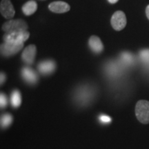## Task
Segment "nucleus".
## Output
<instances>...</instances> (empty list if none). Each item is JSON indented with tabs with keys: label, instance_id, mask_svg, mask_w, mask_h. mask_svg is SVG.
I'll return each mask as SVG.
<instances>
[{
	"label": "nucleus",
	"instance_id": "f257e3e1",
	"mask_svg": "<svg viewBox=\"0 0 149 149\" xmlns=\"http://www.w3.org/2000/svg\"><path fill=\"white\" fill-rule=\"evenodd\" d=\"M135 115L137 120L142 124L149 123V102L139 100L135 106Z\"/></svg>",
	"mask_w": 149,
	"mask_h": 149
},
{
	"label": "nucleus",
	"instance_id": "f03ea898",
	"mask_svg": "<svg viewBox=\"0 0 149 149\" xmlns=\"http://www.w3.org/2000/svg\"><path fill=\"white\" fill-rule=\"evenodd\" d=\"M30 37V33L27 31H15L6 33L3 35L4 42L11 43L14 44H24Z\"/></svg>",
	"mask_w": 149,
	"mask_h": 149
},
{
	"label": "nucleus",
	"instance_id": "7ed1b4c3",
	"mask_svg": "<svg viewBox=\"0 0 149 149\" xmlns=\"http://www.w3.org/2000/svg\"><path fill=\"white\" fill-rule=\"evenodd\" d=\"M28 24L22 19H10L5 22L2 26V30L6 33L15 32V31H26Z\"/></svg>",
	"mask_w": 149,
	"mask_h": 149
},
{
	"label": "nucleus",
	"instance_id": "20e7f679",
	"mask_svg": "<svg viewBox=\"0 0 149 149\" xmlns=\"http://www.w3.org/2000/svg\"><path fill=\"white\" fill-rule=\"evenodd\" d=\"M126 15L122 10L116 11L113 15L111 20L112 27L117 31H120L124 29L126 26Z\"/></svg>",
	"mask_w": 149,
	"mask_h": 149
},
{
	"label": "nucleus",
	"instance_id": "39448f33",
	"mask_svg": "<svg viewBox=\"0 0 149 149\" xmlns=\"http://www.w3.org/2000/svg\"><path fill=\"white\" fill-rule=\"evenodd\" d=\"M23 47L24 44H14L4 42L1 44V54L4 57L13 56L21 51Z\"/></svg>",
	"mask_w": 149,
	"mask_h": 149
},
{
	"label": "nucleus",
	"instance_id": "423d86ee",
	"mask_svg": "<svg viewBox=\"0 0 149 149\" xmlns=\"http://www.w3.org/2000/svg\"><path fill=\"white\" fill-rule=\"evenodd\" d=\"M1 15L7 19H11L15 14V10L10 0H1L0 3Z\"/></svg>",
	"mask_w": 149,
	"mask_h": 149
},
{
	"label": "nucleus",
	"instance_id": "0eeeda50",
	"mask_svg": "<svg viewBox=\"0 0 149 149\" xmlns=\"http://www.w3.org/2000/svg\"><path fill=\"white\" fill-rule=\"evenodd\" d=\"M37 53V48L34 44L28 46L22 54V59L26 64L31 65L34 62Z\"/></svg>",
	"mask_w": 149,
	"mask_h": 149
},
{
	"label": "nucleus",
	"instance_id": "6e6552de",
	"mask_svg": "<svg viewBox=\"0 0 149 149\" xmlns=\"http://www.w3.org/2000/svg\"><path fill=\"white\" fill-rule=\"evenodd\" d=\"M48 8L55 13H64L70 10V7L68 3L61 1H53L48 5Z\"/></svg>",
	"mask_w": 149,
	"mask_h": 149
},
{
	"label": "nucleus",
	"instance_id": "1a4fd4ad",
	"mask_svg": "<svg viewBox=\"0 0 149 149\" xmlns=\"http://www.w3.org/2000/svg\"><path fill=\"white\" fill-rule=\"evenodd\" d=\"M38 70L43 74H50L55 71L56 68L55 62L53 60H44L38 64Z\"/></svg>",
	"mask_w": 149,
	"mask_h": 149
},
{
	"label": "nucleus",
	"instance_id": "9d476101",
	"mask_svg": "<svg viewBox=\"0 0 149 149\" xmlns=\"http://www.w3.org/2000/svg\"><path fill=\"white\" fill-rule=\"evenodd\" d=\"M22 75L27 83L35 84L37 82L38 76L36 72L29 67H24L22 70Z\"/></svg>",
	"mask_w": 149,
	"mask_h": 149
},
{
	"label": "nucleus",
	"instance_id": "9b49d317",
	"mask_svg": "<svg viewBox=\"0 0 149 149\" xmlns=\"http://www.w3.org/2000/svg\"><path fill=\"white\" fill-rule=\"evenodd\" d=\"M89 47L93 53L96 54L101 53L104 50L103 43L102 42L100 38L95 35H93L90 37L88 41Z\"/></svg>",
	"mask_w": 149,
	"mask_h": 149
},
{
	"label": "nucleus",
	"instance_id": "f8f14e48",
	"mask_svg": "<svg viewBox=\"0 0 149 149\" xmlns=\"http://www.w3.org/2000/svg\"><path fill=\"white\" fill-rule=\"evenodd\" d=\"M37 10V3L35 1L31 0L27 1L22 6V12L26 16L32 15Z\"/></svg>",
	"mask_w": 149,
	"mask_h": 149
},
{
	"label": "nucleus",
	"instance_id": "ddd939ff",
	"mask_svg": "<svg viewBox=\"0 0 149 149\" xmlns=\"http://www.w3.org/2000/svg\"><path fill=\"white\" fill-rule=\"evenodd\" d=\"M22 102V97L20 92L17 90H15L11 95V104L13 107L17 108L20 106Z\"/></svg>",
	"mask_w": 149,
	"mask_h": 149
},
{
	"label": "nucleus",
	"instance_id": "4468645a",
	"mask_svg": "<svg viewBox=\"0 0 149 149\" xmlns=\"http://www.w3.org/2000/svg\"><path fill=\"white\" fill-rule=\"evenodd\" d=\"M13 120V116L10 114H4L1 117V126L2 128H7L12 124Z\"/></svg>",
	"mask_w": 149,
	"mask_h": 149
},
{
	"label": "nucleus",
	"instance_id": "2eb2a0df",
	"mask_svg": "<svg viewBox=\"0 0 149 149\" xmlns=\"http://www.w3.org/2000/svg\"><path fill=\"white\" fill-rule=\"evenodd\" d=\"M121 60L126 65H130L134 62V57L131 53L128 52H124L121 54Z\"/></svg>",
	"mask_w": 149,
	"mask_h": 149
},
{
	"label": "nucleus",
	"instance_id": "dca6fc26",
	"mask_svg": "<svg viewBox=\"0 0 149 149\" xmlns=\"http://www.w3.org/2000/svg\"><path fill=\"white\" fill-rule=\"evenodd\" d=\"M118 70H120V68H118L115 63H112V64H109V66H107V72L111 74V75L114 76L118 74Z\"/></svg>",
	"mask_w": 149,
	"mask_h": 149
},
{
	"label": "nucleus",
	"instance_id": "f3484780",
	"mask_svg": "<svg viewBox=\"0 0 149 149\" xmlns=\"http://www.w3.org/2000/svg\"><path fill=\"white\" fill-rule=\"evenodd\" d=\"M141 61L147 65H149V49H144L139 52Z\"/></svg>",
	"mask_w": 149,
	"mask_h": 149
},
{
	"label": "nucleus",
	"instance_id": "a211bd4d",
	"mask_svg": "<svg viewBox=\"0 0 149 149\" xmlns=\"http://www.w3.org/2000/svg\"><path fill=\"white\" fill-rule=\"evenodd\" d=\"M0 104H1V109L6 107L8 104V99L3 93H1V95H0Z\"/></svg>",
	"mask_w": 149,
	"mask_h": 149
},
{
	"label": "nucleus",
	"instance_id": "6ab92c4d",
	"mask_svg": "<svg viewBox=\"0 0 149 149\" xmlns=\"http://www.w3.org/2000/svg\"><path fill=\"white\" fill-rule=\"evenodd\" d=\"M99 120H100V122H102V124H109V123L111 122V118L109 116L106 115H100L99 117Z\"/></svg>",
	"mask_w": 149,
	"mask_h": 149
},
{
	"label": "nucleus",
	"instance_id": "aec40b11",
	"mask_svg": "<svg viewBox=\"0 0 149 149\" xmlns=\"http://www.w3.org/2000/svg\"><path fill=\"white\" fill-rule=\"evenodd\" d=\"M0 79H1V84L2 85L5 82L6 79V74L3 73V72H1V77H0Z\"/></svg>",
	"mask_w": 149,
	"mask_h": 149
},
{
	"label": "nucleus",
	"instance_id": "412c9836",
	"mask_svg": "<svg viewBox=\"0 0 149 149\" xmlns=\"http://www.w3.org/2000/svg\"><path fill=\"white\" fill-rule=\"evenodd\" d=\"M146 14L147 17H148V19H149V5L147 6L146 8Z\"/></svg>",
	"mask_w": 149,
	"mask_h": 149
},
{
	"label": "nucleus",
	"instance_id": "4be33fe9",
	"mask_svg": "<svg viewBox=\"0 0 149 149\" xmlns=\"http://www.w3.org/2000/svg\"><path fill=\"white\" fill-rule=\"evenodd\" d=\"M119 0H108V1L111 4H114V3H116Z\"/></svg>",
	"mask_w": 149,
	"mask_h": 149
}]
</instances>
